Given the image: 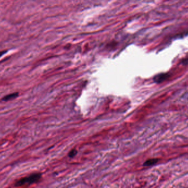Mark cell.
<instances>
[{
    "mask_svg": "<svg viewBox=\"0 0 188 188\" xmlns=\"http://www.w3.org/2000/svg\"><path fill=\"white\" fill-rule=\"evenodd\" d=\"M41 174L34 173L28 177H24L15 183V187H20L23 186H28L37 183L40 180Z\"/></svg>",
    "mask_w": 188,
    "mask_h": 188,
    "instance_id": "cell-1",
    "label": "cell"
},
{
    "mask_svg": "<svg viewBox=\"0 0 188 188\" xmlns=\"http://www.w3.org/2000/svg\"><path fill=\"white\" fill-rule=\"evenodd\" d=\"M170 74L168 73H161L156 75L153 80L156 83H161L166 81V80L170 77Z\"/></svg>",
    "mask_w": 188,
    "mask_h": 188,
    "instance_id": "cell-2",
    "label": "cell"
},
{
    "mask_svg": "<svg viewBox=\"0 0 188 188\" xmlns=\"http://www.w3.org/2000/svg\"><path fill=\"white\" fill-rule=\"evenodd\" d=\"M19 93L17 92L13 93L10 94L4 97V98H2V101L4 102H7L9 100H14L15 98H17L18 96Z\"/></svg>",
    "mask_w": 188,
    "mask_h": 188,
    "instance_id": "cell-3",
    "label": "cell"
},
{
    "mask_svg": "<svg viewBox=\"0 0 188 188\" xmlns=\"http://www.w3.org/2000/svg\"><path fill=\"white\" fill-rule=\"evenodd\" d=\"M159 159H149L145 161L143 164L144 167H150V166H154L158 162Z\"/></svg>",
    "mask_w": 188,
    "mask_h": 188,
    "instance_id": "cell-4",
    "label": "cell"
},
{
    "mask_svg": "<svg viewBox=\"0 0 188 188\" xmlns=\"http://www.w3.org/2000/svg\"><path fill=\"white\" fill-rule=\"evenodd\" d=\"M77 151L75 149H73V150H72V151H70L69 152V153L68 154V156L70 158H73V157H74L75 155H77Z\"/></svg>",
    "mask_w": 188,
    "mask_h": 188,
    "instance_id": "cell-5",
    "label": "cell"
}]
</instances>
